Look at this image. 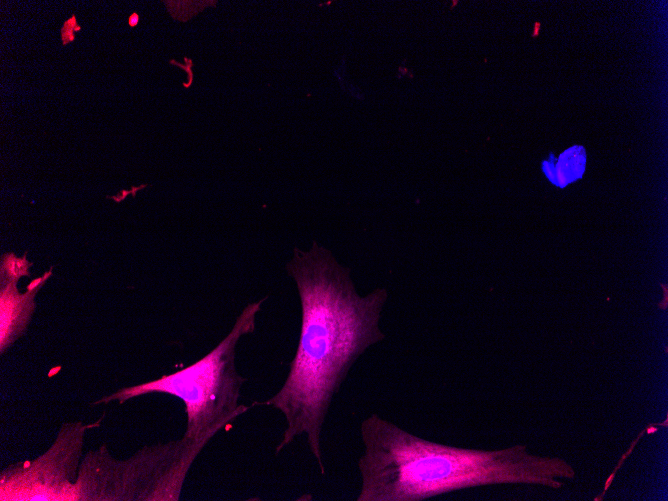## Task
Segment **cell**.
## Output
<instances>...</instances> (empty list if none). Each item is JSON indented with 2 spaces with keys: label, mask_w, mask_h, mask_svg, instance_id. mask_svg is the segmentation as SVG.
Here are the masks:
<instances>
[{
  "label": "cell",
  "mask_w": 668,
  "mask_h": 501,
  "mask_svg": "<svg viewBox=\"0 0 668 501\" xmlns=\"http://www.w3.org/2000/svg\"><path fill=\"white\" fill-rule=\"evenodd\" d=\"M301 303L297 349L281 388L260 405L278 409L286 428L276 454L300 435L324 475L321 434L330 406L360 356L385 334L379 328L388 298L385 288L358 294L349 268L324 247L313 243L294 249L286 264Z\"/></svg>",
  "instance_id": "1"
},
{
  "label": "cell",
  "mask_w": 668,
  "mask_h": 501,
  "mask_svg": "<svg viewBox=\"0 0 668 501\" xmlns=\"http://www.w3.org/2000/svg\"><path fill=\"white\" fill-rule=\"evenodd\" d=\"M357 501H421L465 488L534 484L561 488L574 467L559 457L536 456L526 445L499 450L449 446L412 434L372 413L360 425Z\"/></svg>",
  "instance_id": "2"
},
{
  "label": "cell",
  "mask_w": 668,
  "mask_h": 501,
  "mask_svg": "<svg viewBox=\"0 0 668 501\" xmlns=\"http://www.w3.org/2000/svg\"><path fill=\"white\" fill-rule=\"evenodd\" d=\"M265 299L248 304L228 335L207 355L188 367L159 379L123 388L94 404L118 400L123 403L148 393H166L185 404L187 425L184 437L212 438L249 407L239 404L246 379L235 365V350L240 338L253 333L256 316Z\"/></svg>",
  "instance_id": "3"
},
{
  "label": "cell",
  "mask_w": 668,
  "mask_h": 501,
  "mask_svg": "<svg viewBox=\"0 0 668 501\" xmlns=\"http://www.w3.org/2000/svg\"><path fill=\"white\" fill-rule=\"evenodd\" d=\"M210 439L183 436L146 446L124 461L104 446L90 451L79 466L77 501H177L190 466Z\"/></svg>",
  "instance_id": "4"
},
{
  "label": "cell",
  "mask_w": 668,
  "mask_h": 501,
  "mask_svg": "<svg viewBox=\"0 0 668 501\" xmlns=\"http://www.w3.org/2000/svg\"><path fill=\"white\" fill-rule=\"evenodd\" d=\"M65 423L52 446L35 460L9 466L0 476L1 501H77L76 479L86 430Z\"/></svg>",
  "instance_id": "5"
},
{
  "label": "cell",
  "mask_w": 668,
  "mask_h": 501,
  "mask_svg": "<svg viewBox=\"0 0 668 501\" xmlns=\"http://www.w3.org/2000/svg\"><path fill=\"white\" fill-rule=\"evenodd\" d=\"M52 269L34 279L24 293H19L17 282L0 281V351L3 353L25 331L35 308V296Z\"/></svg>",
  "instance_id": "6"
},
{
  "label": "cell",
  "mask_w": 668,
  "mask_h": 501,
  "mask_svg": "<svg viewBox=\"0 0 668 501\" xmlns=\"http://www.w3.org/2000/svg\"><path fill=\"white\" fill-rule=\"evenodd\" d=\"M30 265L25 255L22 258L16 257L13 253L4 255L1 260L0 281L18 282L22 276L29 275Z\"/></svg>",
  "instance_id": "7"
},
{
  "label": "cell",
  "mask_w": 668,
  "mask_h": 501,
  "mask_svg": "<svg viewBox=\"0 0 668 501\" xmlns=\"http://www.w3.org/2000/svg\"><path fill=\"white\" fill-rule=\"evenodd\" d=\"M81 30V26L77 23L75 14L68 18L62 25L60 34L62 44L65 46L75 40V32Z\"/></svg>",
  "instance_id": "8"
},
{
  "label": "cell",
  "mask_w": 668,
  "mask_h": 501,
  "mask_svg": "<svg viewBox=\"0 0 668 501\" xmlns=\"http://www.w3.org/2000/svg\"><path fill=\"white\" fill-rule=\"evenodd\" d=\"M185 62H186V65H182L175 60H170L171 64H175V65H177L178 67H180L181 69H183L184 71L187 72L188 82L184 83L183 86L185 88H188L189 86H191L192 81H193V74H192V71H191L192 61H191V59L185 58Z\"/></svg>",
  "instance_id": "9"
},
{
  "label": "cell",
  "mask_w": 668,
  "mask_h": 501,
  "mask_svg": "<svg viewBox=\"0 0 668 501\" xmlns=\"http://www.w3.org/2000/svg\"><path fill=\"white\" fill-rule=\"evenodd\" d=\"M139 23V15L136 12L131 13L128 17V24L131 28H134Z\"/></svg>",
  "instance_id": "10"
},
{
  "label": "cell",
  "mask_w": 668,
  "mask_h": 501,
  "mask_svg": "<svg viewBox=\"0 0 668 501\" xmlns=\"http://www.w3.org/2000/svg\"><path fill=\"white\" fill-rule=\"evenodd\" d=\"M540 26H541V25H540L539 22H536V23L534 24V30H533V33H532V37H537V35H538V33H539V30H540Z\"/></svg>",
  "instance_id": "11"
}]
</instances>
